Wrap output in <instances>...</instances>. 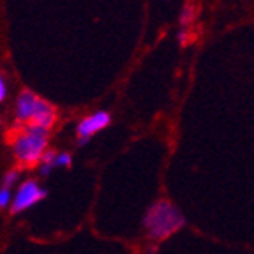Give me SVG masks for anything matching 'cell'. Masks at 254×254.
Segmentation results:
<instances>
[{
  "instance_id": "1",
  "label": "cell",
  "mask_w": 254,
  "mask_h": 254,
  "mask_svg": "<svg viewBox=\"0 0 254 254\" xmlns=\"http://www.w3.org/2000/svg\"><path fill=\"white\" fill-rule=\"evenodd\" d=\"M186 226V215L170 199H157L152 203L143 217V228L154 244H161L179 233Z\"/></svg>"
},
{
  "instance_id": "2",
  "label": "cell",
  "mask_w": 254,
  "mask_h": 254,
  "mask_svg": "<svg viewBox=\"0 0 254 254\" xmlns=\"http://www.w3.org/2000/svg\"><path fill=\"white\" fill-rule=\"evenodd\" d=\"M48 139L50 131L36 126H18L9 134L14 159L23 168H34L41 163V157L48 150Z\"/></svg>"
},
{
  "instance_id": "3",
  "label": "cell",
  "mask_w": 254,
  "mask_h": 254,
  "mask_svg": "<svg viewBox=\"0 0 254 254\" xmlns=\"http://www.w3.org/2000/svg\"><path fill=\"white\" fill-rule=\"evenodd\" d=\"M16 119L20 126H36L50 131L57 122V110L32 90H23L16 101Z\"/></svg>"
},
{
  "instance_id": "4",
  "label": "cell",
  "mask_w": 254,
  "mask_h": 254,
  "mask_svg": "<svg viewBox=\"0 0 254 254\" xmlns=\"http://www.w3.org/2000/svg\"><path fill=\"white\" fill-rule=\"evenodd\" d=\"M44 198H46V190L36 180H25L18 189V192L12 196V201L9 205L11 206V214H21V212H25L27 208L34 206Z\"/></svg>"
},
{
  "instance_id": "5",
  "label": "cell",
  "mask_w": 254,
  "mask_h": 254,
  "mask_svg": "<svg viewBox=\"0 0 254 254\" xmlns=\"http://www.w3.org/2000/svg\"><path fill=\"white\" fill-rule=\"evenodd\" d=\"M110 120H111V117L108 111H95L92 115L85 117V119L78 124V129H76L79 145L88 143V139H90L92 136L97 134V132L103 131V129H106V127L110 126Z\"/></svg>"
},
{
  "instance_id": "6",
  "label": "cell",
  "mask_w": 254,
  "mask_h": 254,
  "mask_svg": "<svg viewBox=\"0 0 254 254\" xmlns=\"http://www.w3.org/2000/svg\"><path fill=\"white\" fill-rule=\"evenodd\" d=\"M55 157H57V152L53 150H46L44 155L41 157V175L43 177H48V175L52 173L55 170Z\"/></svg>"
},
{
  "instance_id": "7",
  "label": "cell",
  "mask_w": 254,
  "mask_h": 254,
  "mask_svg": "<svg viewBox=\"0 0 254 254\" xmlns=\"http://www.w3.org/2000/svg\"><path fill=\"white\" fill-rule=\"evenodd\" d=\"M18 177H20V171H18V170H9L7 173L4 175L2 187H5V189H11V187L18 182Z\"/></svg>"
},
{
  "instance_id": "8",
  "label": "cell",
  "mask_w": 254,
  "mask_h": 254,
  "mask_svg": "<svg viewBox=\"0 0 254 254\" xmlns=\"http://www.w3.org/2000/svg\"><path fill=\"white\" fill-rule=\"evenodd\" d=\"M72 163V157L71 154L67 152H62V154H57L55 157V168H69Z\"/></svg>"
},
{
  "instance_id": "9",
  "label": "cell",
  "mask_w": 254,
  "mask_h": 254,
  "mask_svg": "<svg viewBox=\"0 0 254 254\" xmlns=\"http://www.w3.org/2000/svg\"><path fill=\"white\" fill-rule=\"evenodd\" d=\"M12 201V192L11 189H5V187H0V208H5Z\"/></svg>"
},
{
  "instance_id": "10",
  "label": "cell",
  "mask_w": 254,
  "mask_h": 254,
  "mask_svg": "<svg viewBox=\"0 0 254 254\" xmlns=\"http://www.w3.org/2000/svg\"><path fill=\"white\" fill-rule=\"evenodd\" d=\"M7 97V83H5V79L0 76V103Z\"/></svg>"
},
{
  "instance_id": "11",
  "label": "cell",
  "mask_w": 254,
  "mask_h": 254,
  "mask_svg": "<svg viewBox=\"0 0 254 254\" xmlns=\"http://www.w3.org/2000/svg\"><path fill=\"white\" fill-rule=\"evenodd\" d=\"M179 37H180V41H182V43H186V41L189 39V36H187V34H186V32H184V30L179 34Z\"/></svg>"
},
{
  "instance_id": "12",
  "label": "cell",
  "mask_w": 254,
  "mask_h": 254,
  "mask_svg": "<svg viewBox=\"0 0 254 254\" xmlns=\"http://www.w3.org/2000/svg\"><path fill=\"white\" fill-rule=\"evenodd\" d=\"M0 126H2V122H0Z\"/></svg>"
}]
</instances>
